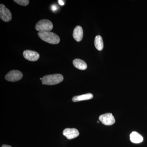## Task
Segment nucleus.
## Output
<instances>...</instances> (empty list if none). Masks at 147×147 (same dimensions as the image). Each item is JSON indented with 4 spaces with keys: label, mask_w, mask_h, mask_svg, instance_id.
<instances>
[{
    "label": "nucleus",
    "mask_w": 147,
    "mask_h": 147,
    "mask_svg": "<svg viewBox=\"0 0 147 147\" xmlns=\"http://www.w3.org/2000/svg\"><path fill=\"white\" fill-rule=\"evenodd\" d=\"M38 36L43 41L52 44H57L60 41L59 37L53 32H39Z\"/></svg>",
    "instance_id": "nucleus-1"
},
{
    "label": "nucleus",
    "mask_w": 147,
    "mask_h": 147,
    "mask_svg": "<svg viewBox=\"0 0 147 147\" xmlns=\"http://www.w3.org/2000/svg\"><path fill=\"white\" fill-rule=\"evenodd\" d=\"M62 75L59 74L46 75L42 78V85H55L59 84L63 81Z\"/></svg>",
    "instance_id": "nucleus-2"
},
{
    "label": "nucleus",
    "mask_w": 147,
    "mask_h": 147,
    "mask_svg": "<svg viewBox=\"0 0 147 147\" xmlns=\"http://www.w3.org/2000/svg\"><path fill=\"white\" fill-rule=\"evenodd\" d=\"M53 25L51 21L47 19H42L37 23L35 29L39 32L50 31L53 29Z\"/></svg>",
    "instance_id": "nucleus-3"
},
{
    "label": "nucleus",
    "mask_w": 147,
    "mask_h": 147,
    "mask_svg": "<svg viewBox=\"0 0 147 147\" xmlns=\"http://www.w3.org/2000/svg\"><path fill=\"white\" fill-rule=\"evenodd\" d=\"M23 76L21 71L17 70H13L9 71L6 74L5 78L9 82H16L21 80Z\"/></svg>",
    "instance_id": "nucleus-4"
},
{
    "label": "nucleus",
    "mask_w": 147,
    "mask_h": 147,
    "mask_svg": "<svg viewBox=\"0 0 147 147\" xmlns=\"http://www.w3.org/2000/svg\"><path fill=\"white\" fill-rule=\"evenodd\" d=\"M0 18L5 22H9L12 18V15L10 10L7 8L4 5H0Z\"/></svg>",
    "instance_id": "nucleus-5"
},
{
    "label": "nucleus",
    "mask_w": 147,
    "mask_h": 147,
    "mask_svg": "<svg viewBox=\"0 0 147 147\" xmlns=\"http://www.w3.org/2000/svg\"><path fill=\"white\" fill-rule=\"evenodd\" d=\"M99 120L103 124L106 125H111L115 122L114 116L110 113L101 115L99 117Z\"/></svg>",
    "instance_id": "nucleus-6"
},
{
    "label": "nucleus",
    "mask_w": 147,
    "mask_h": 147,
    "mask_svg": "<svg viewBox=\"0 0 147 147\" xmlns=\"http://www.w3.org/2000/svg\"><path fill=\"white\" fill-rule=\"evenodd\" d=\"M24 57L27 60L31 61H36L39 59L40 55L35 51L26 50L23 53Z\"/></svg>",
    "instance_id": "nucleus-7"
},
{
    "label": "nucleus",
    "mask_w": 147,
    "mask_h": 147,
    "mask_svg": "<svg viewBox=\"0 0 147 147\" xmlns=\"http://www.w3.org/2000/svg\"><path fill=\"white\" fill-rule=\"evenodd\" d=\"M63 135L67 139H72L79 136V131L75 128H66L64 129Z\"/></svg>",
    "instance_id": "nucleus-8"
},
{
    "label": "nucleus",
    "mask_w": 147,
    "mask_h": 147,
    "mask_svg": "<svg viewBox=\"0 0 147 147\" xmlns=\"http://www.w3.org/2000/svg\"><path fill=\"white\" fill-rule=\"evenodd\" d=\"M84 32L82 27L80 26H77L74 30L73 36L76 41L79 42L82 40L83 37Z\"/></svg>",
    "instance_id": "nucleus-9"
},
{
    "label": "nucleus",
    "mask_w": 147,
    "mask_h": 147,
    "mask_svg": "<svg viewBox=\"0 0 147 147\" xmlns=\"http://www.w3.org/2000/svg\"><path fill=\"white\" fill-rule=\"evenodd\" d=\"M130 141L134 144H139L142 143L144 140L142 135L136 131H132L130 134Z\"/></svg>",
    "instance_id": "nucleus-10"
},
{
    "label": "nucleus",
    "mask_w": 147,
    "mask_h": 147,
    "mask_svg": "<svg viewBox=\"0 0 147 147\" xmlns=\"http://www.w3.org/2000/svg\"><path fill=\"white\" fill-rule=\"evenodd\" d=\"M93 97V95L91 93L86 94L77 96L72 98V100L73 102H76L79 101L90 100Z\"/></svg>",
    "instance_id": "nucleus-11"
},
{
    "label": "nucleus",
    "mask_w": 147,
    "mask_h": 147,
    "mask_svg": "<svg viewBox=\"0 0 147 147\" xmlns=\"http://www.w3.org/2000/svg\"><path fill=\"white\" fill-rule=\"evenodd\" d=\"M73 65L76 68L80 70H85L87 68V65L84 61L80 59H75L73 61Z\"/></svg>",
    "instance_id": "nucleus-12"
},
{
    "label": "nucleus",
    "mask_w": 147,
    "mask_h": 147,
    "mask_svg": "<svg viewBox=\"0 0 147 147\" xmlns=\"http://www.w3.org/2000/svg\"><path fill=\"white\" fill-rule=\"evenodd\" d=\"M94 45L96 49L98 51H101L103 49L104 46L103 40L100 36L98 35L96 36L94 40Z\"/></svg>",
    "instance_id": "nucleus-13"
},
{
    "label": "nucleus",
    "mask_w": 147,
    "mask_h": 147,
    "mask_svg": "<svg viewBox=\"0 0 147 147\" xmlns=\"http://www.w3.org/2000/svg\"><path fill=\"white\" fill-rule=\"evenodd\" d=\"M15 2L22 6H27L29 3L28 0H14Z\"/></svg>",
    "instance_id": "nucleus-14"
},
{
    "label": "nucleus",
    "mask_w": 147,
    "mask_h": 147,
    "mask_svg": "<svg viewBox=\"0 0 147 147\" xmlns=\"http://www.w3.org/2000/svg\"><path fill=\"white\" fill-rule=\"evenodd\" d=\"M59 1V4L60 5H64V3L63 1Z\"/></svg>",
    "instance_id": "nucleus-15"
},
{
    "label": "nucleus",
    "mask_w": 147,
    "mask_h": 147,
    "mask_svg": "<svg viewBox=\"0 0 147 147\" xmlns=\"http://www.w3.org/2000/svg\"><path fill=\"white\" fill-rule=\"evenodd\" d=\"M52 9L53 11H55L57 9V7H56V6L53 5L52 7Z\"/></svg>",
    "instance_id": "nucleus-16"
},
{
    "label": "nucleus",
    "mask_w": 147,
    "mask_h": 147,
    "mask_svg": "<svg viewBox=\"0 0 147 147\" xmlns=\"http://www.w3.org/2000/svg\"><path fill=\"white\" fill-rule=\"evenodd\" d=\"M1 147H12L11 146H9V145H3Z\"/></svg>",
    "instance_id": "nucleus-17"
},
{
    "label": "nucleus",
    "mask_w": 147,
    "mask_h": 147,
    "mask_svg": "<svg viewBox=\"0 0 147 147\" xmlns=\"http://www.w3.org/2000/svg\"><path fill=\"white\" fill-rule=\"evenodd\" d=\"M97 122H98V123H99V121H98Z\"/></svg>",
    "instance_id": "nucleus-18"
}]
</instances>
